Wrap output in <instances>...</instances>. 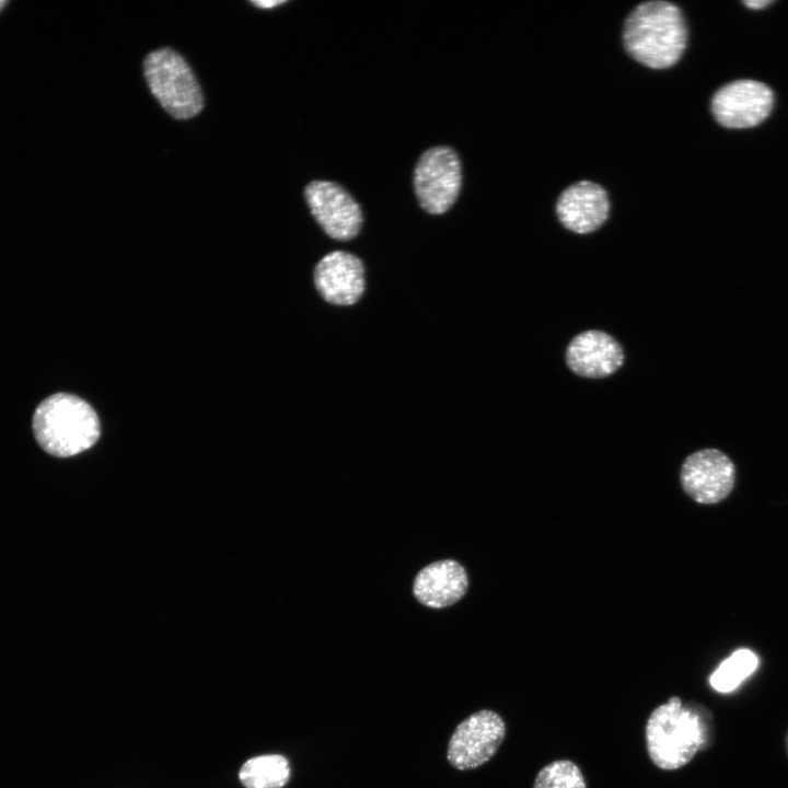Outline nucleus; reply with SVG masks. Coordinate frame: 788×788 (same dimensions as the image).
<instances>
[{
	"instance_id": "dca6fc26",
	"label": "nucleus",
	"mask_w": 788,
	"mask_h": 788,
	"mask_svg": "<svg viewBox=\"0 0 788 788\" xmlns=\"http://www.w3.org/2000/svg\"><path fill=\"white\" fill-rule=\"evenodd\" d=\"M533 788H587V783L576 763L556 760L537 773Z\"/></svg>"
},
{
	"instance_id": "7ed1b4c3",
	"label": "nucleus",
	"mask_w": 788,
	"mask_h": 788,
	"mask_svg": "<svg viewBox=\"0 0 788 788\" xmlns=\"http://www.w3.org/2000/svg\"><path fill=\"white\" fill-rule=\"evenodd\" d=\"M32 429L40 448L58 457L90 449L101 434L93 407L69 393H55L42 401L33 414Z\"/></svg>"
},
{
	"instance_id": "9b49d317",
	"label": "nucleus",
	"mask_w": 788,
	"mask_h": 788,
	"mask_svg": "<svg viewBox=\"0 0 788 788\" xmlns=\"http://www.w3.org/2000/svg\"><path fill=\"white\" fill-rule=\"evenodd\" d=\"M569 369L584 378L600 379L616 372L624 363L618 341L605 332L590 329L575 336L566 350Z\"/></svg>"
},
{
	"instance_id": "a211bd4d",
	"label": "nucleus",
	"mask_w": 788,
	"mask_h": 788,
	"mask_svg": "<svg viewBox=\"0 0 788 788\" xmlns=\"http://www.w3.org/2000/svg\"><path fill=\"white\" fill-rule=\"evenodd\" d=\"M750 9H761L772 3L769 0H750L743 2Z\"/></svg>"
},
{
	"instance_id": "39448f33",
	"label": "nucleus",
	"mask_w": 788,
	"mask_h": 788,
	"mask_svg": "<svg viewBox=\"0 0 788 788\" xmlns=\"http://www.w3.org/2000/svg\"><path fill=\"white\" fill-rule=\"evenodd\" d=\"M462 184L461 162L445 146L425 151L414 171V187L419 205L429 213L441 215L455 202Z\"/></svg>"
},
{
	"instance_id": "ddd939ff",
	"label": "nucleus",
	"mask_w": 788,
	"mask_h": 788,
	"mask_svg": "<svg viewBox=\"0 0 788 788\" xmlns=\"http://www.w3.org/2000/svg\"><path fill=\"white\" fill-rule=\"evenodd\" d=\"M467 586L464 568L455 560L444 559L418 572L414 581V594L421 604L442 609L461 600Z\"/></svg>"
},
{
	"instance_id": "f257e3e1",
	"label": "nucleus",
	"mask_w": 788,
	"mask_h": 788,
	"mask_svg": "<svg viewBox=\"0 0 788 788\" xmlns=\"http://www.w3.org/2000/svg\"><path fill=\"white\" fill-rule=\"evenodd\" d=\"M712 717L699 705H684L677 696L656 707L646 723V746L651 762L664 770L690 763L710 745Z\"/></svg>"
},
{
	"instance_id": "2eb2a0df",
	"label": "nucleus",
	"mask_w": 788,
	"mask_h": 788,
	"mask_svg": "<svg viewBox=\"0 0 788 788\" xmlns=\"http://www.w3.org/2000/svg\"><path fill=\"white\" fill-rule=\"evenodd\" d=\"M756 656L749 649H739L720 663L709 679L710 686L720 693L735 690L757 667Z\"/></svg>"
},
{
	"instance_id": "9d476101",
	"label": "nucleus",
	"mask_w": 788,
	"mask_h": 788,
	"mask_svg": "<svg viewBox=\"0 0 788 788\" xmlns=\"http://www.w3.org/2000/svg\"><path fill=\"white\" fill-rule=\"evenodd\" d=\"M314 283L320 294L335 305H351L364 290V268L351 253L334 251L325 255L314 270Z\"/></svg>"
},
{
	"instance_id": "1a4fd4ad",
	"label": "nucleus",
	"mask_w": 788,
	"mask_h": 788,
	"mask_svg": "<svg viewBox=\"0 0 788 788\" xmlns=\"http://www.w3.org/2000/svg\"><path fill=\"white\" fill-rule=\"evenodd\" d=\"M773 107L769 88L753 80H739L719 89L711 100L716 120L727 128H749L762 123Z\"/></svg>"
},
{
	"instance_id": "6ab92c4d",
	"label": "nucleus",
	"mask_w": 788,
	"mask_h": 788,
	"mask_svg": "<svg viewBox=\"0 0 788 788\" xmlns=\"http://www.w3.org/2000/svg\"><path fill=\"white\" fill-rule=\"evenodd\" d=\"M8 3L9 2L5 0H0V12L5 8V5H8Z\"/></svg>"
},
{
	"instance_id": "4468645a",
	"label": "nucleus",
	"mask_w": 788,
	"mask_h": 788,
	"mask_svg": "<svg viewBox=\"0 0 788 788\" xmlns=\"http://www.w3.org/2000/svg\"><path fill=\"white\" fill-rule=\"evenodd\" d=\"M245 788H282L290 778L288 760L279 754H266L247 760L239 772Z\"/></svg>"
},
{
	"instance_id": "423d86ee",
	"label": "nucleus",
	"mask_w": 788,
	"mask_h": 788,
	"mask_svg": "<svg viewBox=\"0 0 788 788\" xmlns=\"http://www.w3.org/2000/svg\"><path fill=\"white\" fill-rule=\"evenodd\" d=\"M505 735L502 718L490 709H482L455 728L449 741L447 758L460 770L479 767L497 753Z\"/></svg>"
},
{
	"instance_id": "f3484780",
	"label": "nucleus",
	"mask_w": 788,
	"mask_h": 788,
	"mask_svg": "<svg viewBox=\"0 0 788 788\" xmlns=\"http://www.w3.org/2000/svg\"><path fill=\"white\" fill-rule=\"evenodd\" d=\"M286 1H278V0H260V1H252L254 5H256L259 9H270L277 5H280L285 3Z\"/></svg>"
},
{
	"instance_id": "20e7f679",
	"label": "nucleus",
	"mask_w": 788,
	"mask_h": 788,
	"mask_svg": "<svg viewBox=\"0 0 788 788\" xmlns=\"http://www.w3.org/2000/svg\"><path fill=\"white\" fill-rule=\"evenodd\" d=\"M143 72L151 93L171 116L187 119L202 109L200 85L177 51L171 48L151 51L143 61Z\"/></svg>"
},
{
	"instance_id": "0eeeda50",
	"label": "nucleus",
	"mask_w": 788,
	"mask_h": 788,
	"mask_svg": "<svg viewBox=\"0 0 788 788\" xmlns=\"http://www.w3.org/2000/svg\"><path fill=\"white\" fill-rule=\"evenodd\" d=\"M304 195L311 213L328 236L347 241L358 234L362 213L344 187L334 182L313 181L305 187Z\"/></svg>"
},
{
	"instance_id": "6e6552de",
	"label": "nucleus",
	"mask_w": 788,
	"mask_h": 788,
	"mask_svg": "<svg viewBox=\"0 0 788 788\" xmlns=\"http://www.w3.org/2000/svg\"><path fill=\"white\" fill-rule=\"evenodd\" d=\"M735 468L728 455L717 449H703L688 455L681 470L684 491L699 503H716L733 489Z\"/></svg>"
},
{
	"instance_id": "f03ea898",
	"label": "nucleus",
	"mask_w": 788,
	"mask_h": 788,
	"mask_svg": "<svg viewBox=\"0 0 788 788\" xmlns=\"http://www.w3.org/2000/svg\"><path fill=\"white\" fill-rule=\"evenodd\" d=\"M687 42V28L679 7L668 1L638 4L627 16L623 43L638 62L665 69L679 61Z\"/></svg>"
},
{
	"instance_id": "f8f14e48",
	"label": "nucleus",
	"mask_w": 788,
	"mask_h": 788,
	"mask_svg": "<svg viewBox=\"0 0 788 788\" xmlns=\"http://www.w3.org/2000/svg\"><path fill=\"white\" fill-rule=\"evenodd\" d=\"M610 201L605 190L593 182L580 181L558 197L556 213L568 230L586 234L599 229L607 219Z\"/></svg>"
}]
</instances>
